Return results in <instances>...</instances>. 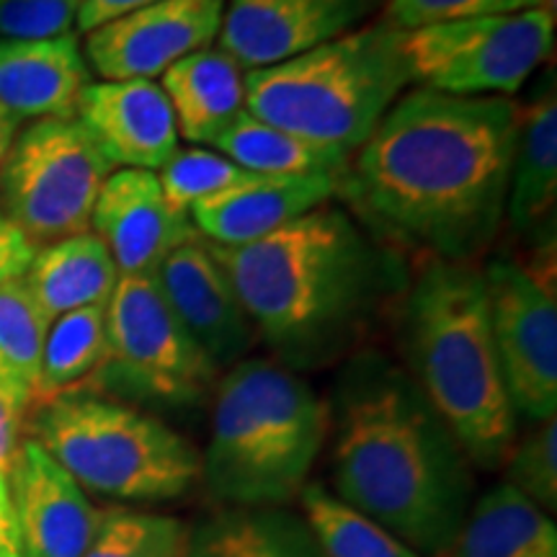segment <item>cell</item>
Here are the masks:
<instances>
[{"mask_svg": "<svg viewBox=\"0 0 557 557\" xmlns=\"http://www.w3.org/2000/svg\"><path fill=\"white\" fill-rule=\"evenodd\" d=\"M75 122L114 171L158 173L178 150L176 120L158 81H90Z\"/></svg>", "mask_w": 557, "mask_h": 557, "instance_id": "17", "label": "cell"}, {"mask_svg": "<svg viewBox=\"0 0 557 557\" xmlns=\"http://www.w3.org/2000/svg\"><path fill=\"white\" fill-rule=\"evenodd\" d=\"M410 83L403 32L380 18L299 58L246 70V111L354 156Z\"/></svg>", "mask_w": 557, "mask_h": 557, "instance_id": "6", "label": "cell"}, {"mask_svg": "<svg viewBox=\"0 0 557 557\" xmlns=\"http://www.w3.org/2000/svg\"><path fill=\"white\" fill-rule=\"evenodd\" d=\"M90 230L103 240L120 274H152L173 250L201 238L189 214L176 212L158 173L116 169L101 184Z\"/></svg>", "mask_w": 557, "mask_h": 557, "instance_id": "16", "label": "cell"}, {"mask_svg": "<svg viewBox=\"0 0 557 557\" xmlns=\"http://www.w3.org/2000/svg\"><path fill=\"white\" fill-rule=\"evenodd\" d=\"M449 557H557V527L517 487L500 483L470 506Z\"/></svg>", "mask_w": 557, "mask_h": 557, "instance_id": "24", "label": "cell"}, {"mask_svg": "<svg viewBox=\"0 0 557 557\" xmlns=\"http://www.w3.org/2000/svg\"><path fill=\"white\" fill-rule=\"evenodd\" d=\"M225 0H160L86 34V62L101 81H156L220 37Z\"/></svg>", "mask_w": 557, "mask_h": 557, "instance_id": "12", "label": "cell"}, {"mask_svg": "<svg viewBox=\"0 0 557 557\" xmlns=\"http://www.w3.org/2000/svg\"><path fill=\"white\" fill-rule=\"evenodd\" d=\"M331 429L329 403L276 359H243L214 385L201 478L222 506H287Z\"/></svg>", "mask_w": 557, "mask_h": 557, "instance_id": "5", "label": "cell"}, {"mask_svg": "<svg viewBox=\"0 0 557 557\" xmlns=\"http://www.w3.org/2000/svg\"><path fill=\"white\" fill-rule=\"evenodd\" d=\"M491 331L504 385L517 418L542 423L557 416L555 253L534 263L496 256L483 269Z\"/></svg>", "mask_w": 557, "mask_h": 557, "instance_id": "11", "label": "cell"}, {"mask_svg": "<svg viewBox=\"0 0 557 557\" xmlns=\"http://www.w3.org/2000/svg\"><path fill=\"white\" fill-rule=\"evenodd\" d=\"M329 410L336 496L416 555L449 553L470 511V459L408 369L357 354Z\"/></svg>", "mask_w": 557, "mask_h": 557, "instance_id": "2", "label": "cell"}, {"mask_svg": "<svg viewBox=\"0 0 557 557\" xmlns=\"http://www.w3.org/2000/svg\"><path fill=\"white\" fill-rule=\"evenodd\" d=\"M50 320L34 302L24 282L0 287V387L32 408L37 393L41 351Z\"/></svg>", "mask_w": 557, "mask_h": 557, "instance_id": "28", "label": "cell"}, {"mask_svg": "<svg viewBox=\"0 0 557 557\" xmlns=\"http://www.w3.org/2000/svg\"><path fill=\"white\" fill-rule=\"evenodd\" d=\"M256 336L278 364L318 369L344 357L406 287L398 248L325 201L246 246H214Z\"/></svg>", "mask_w": 557, "mask_h": 557, "instance_id": "3", "label": "cell"}, {"mask_svg": "<svg viewBox=\"0 0 557 557\" xmlns=\"http://www.w3.org/2000/svg\"><path fill=\"white\" fill-rule=\"evenodd\" d=\"M29 406L0 387V500L11 508V470L26 429Z\"/></svg>", "mask_w": 557, "mask_h": 557, "instance_id": "34", "label": "cell"}, {"mask_svg": "<svg viewBox=\"0 0 557 557\" xmlns=\"http://www.w3.org/2000/svg\"><path fill=\"white\" fill-rule=\"evenodd\" d=\"M11 511L21 557H83L101 524L86 491L32 436L11 470Z\"/></svg>", "mask_w": 557, "mask_h": 557, "instance_id": "14", "label": "cell"}, {"mask_svg": "<svg viewBox=\"0 0 557 557\" xmlns=\"http://www.w3.org/2000/svg\"><path fill=\"white\" fill-rule=\"evenodd\" d=\"M78 0H0V39H54L73 34Z\"/></svg>", "mask_w": 557, "mask_h": 557, "instance_id": "33", "label": "cell"}, {"mask_svg": "<svg viewBox=\"0 0 557 557\" xmlns=\"http://www.w3.org/2000/svg\"><path fill=\"white\" fill-rule=\"evenodd\" d=\"M521 107L508 96L403 94L348 160L338 194L393 248L472 261L506 220Z\"/></svg>", "mask_w": 557, "mask_h": 557, "instance_id": "1", "label": "cell"}, {"mask_svg": "<svg viewBox=\"0 0 557 557\" xmlns=\"http://www.w3.org/2000/svg\"><path fill=\"white\" fill-rule=\"evenodd\" d=\"M557 205V99L549 88L521 109L517 156L508 184L506 220L521 235L555 227Z\"/></svg>", "mask_w": 557, "mask_h": 557, "instance_id": "23", "label": "cell"}, {"mask_svg": "<svg viewBox=\"0 0 557 557\" xmlns=\"http://www.w3.org/2000/svg\"><path fill=\"white\" fill-rule=\"evenodd\" d=\"M240 165L214 148L176 150L169 163L158 171L160 189L176 212L189 214L194 205L212 197L243 176Z\"/></svg>", "mask_w": 557, "mask_h": 557, "instance_id": "30", "label": "cell"}, {"mask_svg": "<svg viewBox=\"0 0 557 557\" xmlns=\"http://www.w3.org/2000/svg\"><path fill=\"white\" fill-rule=\"evenodd\" d=\"M103 354H107V305H88L54 318L45 338L32 406L70 389L86 387L99 372Z\"/></svg>", "mask_w": 557, "mask_h": 557, "instance_id": "26", "label": "cell"}, {"mask_svg": "<svg viewBox=\"0 0 557 557\" xmlns=\"http://www.w3.org/2000/svg\"><path fill=\"white\" fill-rule=\"evenodd\" d=\"M408 374L480 470L504 468L519 434L491 331L483 269L426 259L403 308Z\"/></svg>", "mask_w": 557, "mask_h": 557, "instance_id": "4", "label": "cell"}, {"mask_svg": "<svg viewBox=\"0 0 557 557\" xmlns=\"http://www.w3.org/2000/svg\"><path fill=\"white\" fill-rule=\"evenodd\" d=\"M380 0H225L220 50L261 70L359 29Z\"/></svg>", "mask_w": 557, "mask_h": 557, "instance_id": "13", "label": "cell"}, {"mask_svg": "<svg viewBox=\"0 0 557 557\" xmlns=\"http://www.w3.org/2000/svg\"><path fill=\"white\" fill-rule=\"evenodd\" d=\"M555 47V16L532 9L403 32L410 81L449 96L519 94Z\"/></svg>", "mask_w": 557, "mask_h": 557, "instance_id": "10", "label": "cell"}, {"mask_svg": "<svg viewBox=\"0 0 557 557\" xmlns=\"http://www.w3.org/2000/svg\"><path fill=\"white\" fill-rule=\"evenodd\" d=\"M21 282L52 323L65 312L107 305L120 282V269L99 235L86 230L37 248Z\"/></svg>", "mask_w": 557, "mask_h": 557, "instance_id": "21", "label": "cell"}, {"mask_svg": "<svg viewBox=\"0 0 557 557\" xmlns=\"http://www.w3.org/2000/svg\"><path fill=\"white\" fill-rule=\"evenodd\" d=\"M297 498L302 504V519L329 557H418L377 521L320 483H308Z\"/></svg>", "mask_w": 557, "mask_h": 557, "instance_id": "27", "label": "cell"}, {"mask_svg": "<svg viewBox=\"0 0 557 557\" xmlns=\"http://www.w3.org/2000/svg\"><path fill=\"white\" fill-rule=\"evenodd\" d=\"M184 557H329L302 513L284 506L222 508L186 532Z\"/></svg>", "mask_w": 557, "mask_h": 557, "instance_id": "22", "label": "cell"}, {"mask_svg": "<svg viewBox=\"0 0 557 557\" xmlns=\"http://www.w3.org/2000/svg\"><path fill=\"white\" fill-rule=\"evenodd\" d=\"M37 246L0 212V287L26 274Z\"/></svg>", "mask_w": 557, "mask_h": 557, "instance_id": "35", "label": "cell"}, {"mask_svg": "<svg viewBox=\"0 0 557 557\" xmlns=\"http://www.w3.org/2000/svg\"><path fill=\"white\" fill-rule=\"evenodd\" d=\"M160 3V0H78V16H75V29L88 34L109 21L124 16L145 5Z\"/></svg>", "mask_w": 557, "mask_h": 557, "instance_id": "36", "label": "cell"}, {"mask_svg": "<svg viewBox=\"0 0 557 557\" xmlns=\"http://www.w3.org/2000/svg\"><path fill=\"white\" fill-rule=\"evenodd\" d=\"M0 557H21L13 511L0 500Z\"/></svg>", "mask_w": 557, "mask_h": 557, "instance_id": "37", "label": "cell"}, {"mask_svg": "<svg viewBox=\"0 0 557 557\" xmlns=\"http://www.w3.org/2000/svg\"><path fill=\"white\" fill-rule=\"evenodd\" d=\"M111 171L75 120H34L13 137L0 169V212L37 248L86 233Z\"/></svg>", "mask_w": 557, "mask_h": 557, "instance_id": "9", "label": "cell"}, {"mask_svg": "<svg viewBox=\"0 0 557 557\" xmlns=\"http://www.w3.org/2000/svg\"><path fill=\"white\" fill-rule=\"evenodd\" d=\"M540 9H542V11H547L549 16H555V11H557V0H540Z\"/></svg>", "mask_w": 557, "mask_h": 557, "instance_id": "39", "label": "cell"}, {"mask_svg": "<svg viewBox=\"0 0 557 557\" xmlns=\"http://www.w3.org/2000/svg\"><path fill=\"white\" fill-rule=\"evenodd\" d=\"M186 532L178 519L163 513L109 508L83 557H184Z\"/></svg>", "mask_w": 557, "mask_h": 557, "instance_id": "29", "label": "cell"}, {"mask_svg": "<svg viewBox=\"0 0 557 557\" xmlns=\"http://www.w3.org/2000/svg\"><path fill=\"white\" fill-rule=\"evenodd\" d=\"M532 9H540V0H387L385 21L400 32H413L423 26Z\"/></svg>", "mask_w": 557, "mask_h": 557, "instance_id": "32", "label": "cell"}, {"mask_svg": "<svg viewBox=\"0 0 557 557\" xmlns=\"http://www.w3.org/2000/svg\"><path fill=\"white\" fill-rule=\"evenodd\" d=\"M178 137L194 148L218 139L246 109V70L220 47L194 52L160 75Z\"/></svg>", "mask_w": 557, "mask_h": 557, "instance_id": "20", "label": "cell"}, {"mask_svg": "<svg viewBox=\"0 0 557 557\" xmlns=\"http://www.w3.org/2000/svg\"><path fill=\"white\" fill-rule=\"evenodd\" d=\"M90 67L75 34L0 39V103L24 120H75Z\"/></svg>", "mask_w": 557, "mask_h": 557, "instance_id": "19", "label": "cell"}, {"mask_svg": "<svg viewBox=\"0 0 557 557\" xmlns=\"http://www.w3.org/2000/svg\"><path fill=\"white\" fill-rule=\"evenodd\" d=\"M21 124H24V122H21L18 116L13 114V111H9L3 107V103H0V169H3L5 156H9L11 143H13V137L18 135Z\"/></svg>", "mask_w": 557, "mask_h": 557, "instance_id": "38", "label": "cell"}, {"mask_svg": "<svg viewBox=\"0 0 557 557\" xmlns=\"http://www.w3.org/2000/svg\"><path fill=\"white\" fill-rule=\"evenodd\" d=\"M338 197L333 176H243L191 207L197 233L214 246H246Z\"/></svg>", "mask_w": 557, "mask_h": 557, "instance_id": "18", "label": "cell"}, {"mask_svg": "<svg viewBox=\"0 0 557 557\" xmlns=\"http://www.w3.org/2000/svg\"><path fill=\"white\" fill-rule=\"evenodd\" d=\"M506 483L545 513L557 511V418H547L506 457Z\"/></svg>", "mask_w": 557, "mask_h": 557, "instance_id": "31", "label": "cell"}, {"mask_svg": "<svg viewBox=\"0 0 557 557\" xmlns=\"http://www.w3.org/2000/svg\"><path fill=\"white\" fill-rule=\"evenodd\" d=\"M214 150L227 156L248 173L267 176H344L351 152L333 145H318L292 135L274 124L256 120L246 109L212 143Z\"/></svg>", "mask_w": 557, "mask_h": 557, "instance_id": "25", "label": "cell"}, {"mask_svg": "<svg viewBox=\"0 0 557 557\" xmlns=\"http://www.w3.org/2000/svg\"><path fill=\"white\" fill-rule=\"evenodd\" d=\"M220 369L181 325L152 274H120L107 299V354L96 393L189 408L214 393Z\"/></svg>", "mask_w": 557, "mask_h": 557, "instance_id": "8", "label": "cell"}, {"mask_svg": "<svg viewBox=\"0 0 557 557\" xmlns=\"http://www.w3.org/2000/svg\"><path fill=\"white\" fill-rule=\"evenodd\" d=\"M152 276L181 325L214 367L230 369L248 357L259 336L225 267L214 259L205 238L173 250Z\"/></svg>", "mask_w": 557, "mask_h": 557, "instance_id": "15", "label": "cell"}, {"mask_svg": "<svg viewBox=\"0 0 557 557\" xmlns=\"http://www.w3.org/2000/svg\"><path fill=\"white\" fill-rule=\"evenodd\" d=\"M29 434L83 491L122 500H176L201 478L189 438L127 403L78 387L29 408Z\"/></svg>", "mask_w": 557, "mask_h": 557, "instance_id": "7", "label": "cell"}]
</instances>
